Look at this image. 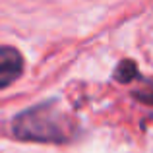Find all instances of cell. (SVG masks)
I'll use <instances>...</instances> for the list:
<instances>
[{
  "label": "cell",
  "mask_w": 153,
  "mask_h": 153,
  "mask_svg": "<svg viewBox=\"0 0 153 153\" xmlns=\"http://www.w3.org/2000/svg\"><path fill=\"white\" fill-rule=\"evenodd\" d=\"M14 136L25 142L62 143L74 138L76 124L60 111L56 101H45L19 112L12 122Z\"/></svg>",
  "instance_id": "obj_1"
},
{
  "label": "cell",
  "mask_w": 153,
  "mask_h": 153,
  "mask_svg": "<svg viewBox=\"0 0 153 153\" xmlns=\"http://www.w3.org/2000/svg\"><path fill=\"white\" fill-rule=\"evenodd\" d=\"M23 56L14 47H0V89L8 87L22 76Z\"/></svg>",
  "instance_id": "obj_2"
},
{
  "label": "cell",
  "mask_w": 153,
  "mask_h": 153,
  "mask_svg": "<svg viewBox=\"0 0 153 153\" xmlns=\"http://www.w3.org/2000/svg\"><path fill=\"white\" fill-rule=\"evenodd\" d=\"M140 78V70L138 66H136V62H132V60H122V62L116 66L114 70V79L120 83H130L132 79Z\"/></svg>",
  "instance_id": "obj_3"
},
{
  "label": "cell",
  "mask_w": 153,
  "mask_h": 153,
  "mask_svg": "<svg viewBox=\"0 0 153 153\" xmlns=\"http://www.w3.org/2000/svg\"><path fill=\"white\" fill-rule=\"evenodd\" d=\"M136 97H138L140 101H143V103H147V105H151V107H153V89L138 91V93H136Z\"/></svg>",
  "instance_id": "obj_4"
}]
</instances>
